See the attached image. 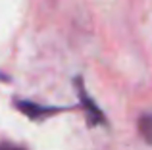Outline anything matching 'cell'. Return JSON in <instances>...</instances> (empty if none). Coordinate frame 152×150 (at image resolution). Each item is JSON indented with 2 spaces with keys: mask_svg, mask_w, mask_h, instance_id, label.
Here are the masks:
<instances>
[{
  "mask_svg": "<svg viewBox=\"0 0 152 150\" xmlns=\"http://www.w3.org/2000/svg\"><path fill=\"white\" fill-rule=\"evenodd\" d=\"M0 150H23V148L15 146V144H10V143H2L0 144Z\"/></svg>",
  "mask_w": 152,
  "mask_h": 150,
  "instance_id": "277c9868",
  "label": "cell"
},
{
  "mask_svg": "<svg viewBox=\"0 0 152 150\" xmlns=\"http://www.w3.org/2000/svg\"><path fill=\"white\" fill-rule=\"evenodd\" d=\"M139 131H141L142 139L152 144V114H145L139 119Z\"/></svg>",
  "mask_w": 152,
  "mask_h": 150,
  "instance_id": "3957f363",
  "label": "cell"
},
{
  "mask_svg": "<svg viewBox=\"0 0 152 150\" xmlns=\"http://www.w3.org/2000/svg\"><path fill=\"white\" fill-rule=\"evenodd\" d=\"M15 106L25 114L27 117L31 119H41L42 116H50V114H56L60 112L62 108H48V106H39L35 102H29V100H15Z\"/></svg>",
  "mask_w": 152,
  "mask_h": 150,
  "instance_id": "7a4b0ae2",
  "label": "cell"
},
{
  "mask_svg": "<svg viewBox=\"0 0 152 150\" xmlns=\"http://www.w3.org/2000/svg\"><path fill=\"white\" fill-rule=\"evenodd\" d=\"M75 89H77V94H79V100H81V106L85 108V114H87V119H89V125H102L106 123V117H104L102 110L94 104V100L87 94L85 87H83V79L77 77L75 79Z\"/></svg>",
  "mask_w": 152,
  "mask_h": 150,
  "instance_id": "6da1fadb",
  "label": "cell"
}]
</instances>
